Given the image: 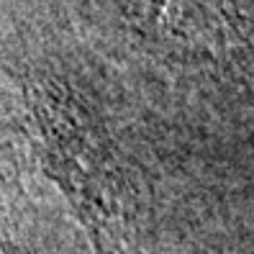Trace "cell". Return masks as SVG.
<instances>
[{
  "instance_id": "obj_1",
  "label": "cell",
  "mask_w": 254,
  "mask_h": 254,
  "mask_svg": "<svg viewBox=\"0 0 254 254\" xmlns=\"http://www.w3.org/2000/svg\"><path fill=\"white\" fill-rule=\"evenodd\" d=\"M36 152L62 185L98 254H131L136 234V188L131 167L90 111L52 82L28 85Z\"/></svg>"
},
{
  "instance_id": "obj_2",
  "label": "cell",
  "mask_w": 254,
  "mask_h": 254,
  "mask_svg": "<svg viewBox=\"0 0 254 254\" xmlns=\"http://www.w3.org/2000/svg\"><path fill=\"white\" fill-rule=\"evenodd\" d=\"M0 254H28V252H23V247H18L16 242H10V239L0 231Z\"/></svg>"
}]
</instances>
